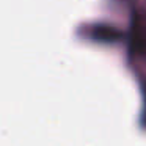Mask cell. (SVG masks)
I'll list each match as a JSON object with an SVG mask.
<instances>
[{
    "instance_id": "2",
    "label": "cell",
    "mask_w": 146,
    "mask_h": 146,
    "mask_svg": "<svg viewBox=\"0 0 146 146\" xmlns=\"http://www.w3.org/2000/svg\"><path fill=\"white\" fill-rule=\"evenodd\" d=\"M94 36L98 39H104V41H111L118 36V33L115 32V29L110 27H104V29H94Z\"/></svg>"
},
{
    "instance_id": "1",
    "label": "cell",
    "mask_w": 146,
    "mask_h": 146,
    "mask_svg": "<svg viewBox=\"0 0 146 146\" xmlns=\"http://www.w3.org/2000/svg\"><path fill=\"white\" fill-rule=\"evenodd\" d=\"M130 46L137 55L146 57V21L137 17L132 24V35H130Z\"/></svg>"
}]
</instances>
